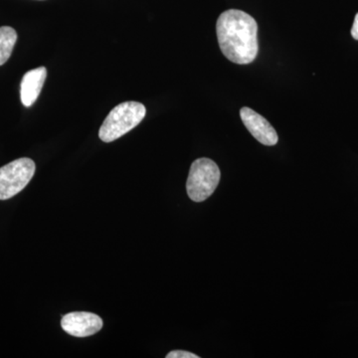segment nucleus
<instances>
[{"mask_svg":"<svg viewBox=\"0 0 358 358\" xmlns=\"http://www.w3.org/2000/svg\"><path fill=\"white\" fill-rule=\"evenodd\" d=\"M216 32L221 52L231 62L250 64L258 54V25L256 20L238 9H230L219 16Z\"/></svg>","mask_w":358,"mask_h":358,"instance_id":"nucleus-1","label":"nucleus"},{"mask_svg":"<svg viewBox=\"0 0 358 358\" xmlns=\"http://www.w3.org/2000/svg\"><path fill=\"white\" fill-rule=\"evenodd\" d=\"M147 110L138 102H124L115 106L103 121L99 138L103 143H112L136 128L145 119Z\"/></svg>","mask_w":358,"mask_h":358,"instance_id":"nucleus-2","label":"nucleus"},{"mask_svg":"<svg viewBox=\"0 0 358 358\" xmlns=\"http://www.w3.org/2000/svg\"><path fill=\"white\" fill-rule=\"evenodd\" d=\"M220 169L213 160L199 159L190 167L186 189L192 201L202 202L213 194L220 181Z\"/></svg>","mask_w":358,"mask_h":358,"instance_id":"nucleus-3","label":"nucleus"},{"mask_svg":"<svg viewBox=\"0 0 358 358\" xmlns=\"http://www.w3.org/2000/svg\"><path fill=\"white\" fill-rule=\"evenodd\" d=\"M34 162L27 157L13 160L0 169V200L15 196L26 187L34 176Z\"/></svg>","mask_w":358,"mask_h":358,"instance_id":"nucleus-4","label":"nucleus"},{"mask_svg":"<svg viewBox=\"0 0 358 358\" xmlns=\"http://www.w3.org/2000/svg\"><path fill=\"white\" fill-rule=\"evenodd\" d=\"M103 320L95 313L74 312L67 313L61 320L63 331L76 338L94 336L102 329Z\"/></svg>","mask_w":358,"mask_h":358,"instance_id":"nucleus-5","label":"nucleus"},{"mask_svg":"<svg viewBox=\"0 0 358 358\" xmlns=\"http://www.w3.org/2000/svg\"><path fill=\"white\" fill-rule=\"evenodd\" d=\"M242 122L252 136L264 145H275L278 134L270 122L255 110L244 107L240 110Z\"/></svg>","mask_w":358,"mask_h":358,"instance_id":"nucleus-6","label":"nucleus"},{"mask_svg":"<svg viewBox=\"0 0 358 358\" xmlns=\"http://www.w3.org/2000/svg\"><path fill=\"white\" fill-rule=\"evenodd\" d=\"M47 78V69L45 67L36 68L28 71L23 76L20 85L21 102L26 108L31 107L43 88Z\"/></svg>","mask_w":358,"mask_h":358,"instance_id":"nucleus-7","label":"nucleus"},{"mask_svg":"<svg viewBox=\"0 0 358 358\" xmlns=\"http://www.w3.org/2000/svg\"><path fill=\"white\" fill-rule=\"evenodd\" d=\"M16 40H17V33L13 27L9 26L0 27V66L3 65L10 58Z\"/></svg>","mask_w":358,"mask_h":358,"instance_id":"nucleus-8","label":"nucleus"},{"mask_svg":"<svg viewBox=\"0 0 358 358\" xmlns=\"http://www.w3.org/2000/svg\"><path fill=\"white\" fill-rule=\"evenodd\" d=\"M166 358H199V355H194L185 350H174L166 355Z\"/></svg>","mask_w":358,"mask_h":358,"instance_id":"nucleus-9","label":"nucleus"},{"mask_svg":"<svg viewBox=\"0 0 358 358\" xmlns=\"http://www.w3.org/2000/svg\"><path fill=\"white\" fill-rule=\"evenodd\" d=\"M352 35L353 38L358 40V13L357 14V16H355V22H353Z\"/></svg>","mask_w":358,"mask_h":358,"instance_id":"nucleus-10","label":"nucleus"}]
</instances>
